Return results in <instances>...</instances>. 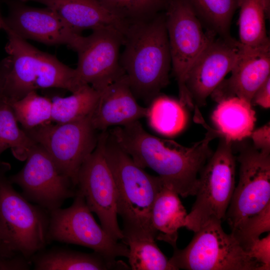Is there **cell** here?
<instances>
[{"label":"cell","instance_id":"cell-1","mask_svg":"<svg viewBox=\"0 0 270 270\" xmlns=\"http://www.w3.org/2000/svg\"><path fill=\"white\" fill-rule=\"evenodd\" d=\"M204 126L208 132L204 138L190 147L150 134L139 120L109 132L138 166L154 171L166 186L185 198L196 195L198 174L214 152L210 142L220 137L216 130Z\"/></svg>","mask_w":270,"mask_h":270},{"label":"cell","instance_id":"cell-2","mask_svg":"<svg viewBox=\"0 0 270 270\" xmlns=\"http://www.w3.org/2000/svg\"><path fill=\"white\" fill-rule=\"evenodd\" d=\"M120 66L135 96L150 103L167 86L171 58L164 15L130 22Z\"/></svg>","mask_w":270,"mask_h":270},{"label":"cell","instance_id":"cell-3","mask_svg":"<svg viewBox=\"0 0 270 270\" xmlns=\"http://www.w3.org/2000/svg\"><path fill=\"white\" fill-rule=\"evenodd\" d=\"M104 150L116 185L117 212L122 220L124 238L147 237L156 240L152 210L164 182L159 176L150 175L138 166L109 132Z\"/></svg>","mask_w":270,"mask_h":270},{"label":"cell","instance_id":"cell-4","mask_svg":"<svg viewBox=\"0 0 270 270\" xmlns=\"http://www.w3.org/2000/svg\"><path fill=\"white\" fill-rule=\"evenodd\" d=\"M2 29L8 36L5 47L8 56L1 62L8 101L19 100L39 89L58 88L72 92L81 86L75 68L16 35L4 25V20Z\"/></svg>","mask_w":270,"mask_h":270},{"label":"cell","instance_id":"cell-5","mask_svg":"<svg viewBox=\"0 0 270 270\" xmlns=\"http://www.w3.org/2000/svg\"><path fill=\"white\" fill-rule=\"evenodd\" d=\"M8 171H0V224L10 250L30 260L50 243V212L16 192L6 176Z\"/></svg>","mask_w":270,"mask_h":270},{"label":"cell","instance_id":"cell-6","mask_svg":"<svg viewBox=\"0 0 270 270\" xmlns=\"http://www.w3.org/2000/svg\"><path fill=\"white\" fill-rule=\"evenodd\" d=\"M220 138L216 152L200 173L196 199L186 217L185 227L194 232L210 220L226 218L235 188L233 142Z\"/></svg>","mask_w":270,"mask_h":270},{"label":"cell","instance_id":"cell-7","mask_svg":"<svg viewBox=\"0 0 270 270\" xmlns=\"http://www.w3.org/2000/svg\"><path fill=\"white\" fill-rule=\"evenodd\" d=\"M194 234L185 248H174L169 262L176 270H262L232 234L224 231L220 221L210 220Z\"/></svg>","mask_w":270,"mask_h":270},{"label":"cell","instance_id":"cell-8","mask_svg":"<svg viewBox=\"0 0 270 270\" xmlns=\"http://www.w3.org/2000/svg\"><path fill=\"white\" fill-rule=\"evenodd\" d=\"M168 2L164 16L179 100L184 106L194 108L186 86V78L194 62L216 35L210 30L204 31L201 22L186 0Z\"/></svg>","mask_w":270,"mask_h":270},{"label":"cell","instance_id":"cell-9","mask_svg":"<svg viewBox=\"0 0 270 270\" xmlns=\"http://www.w3.org/2000/svg\"><path fill=\"white\" fill-rule=\"evenodd\" d=\"M50 156L58 170L76 188L79 170L97 145L100 133L90 116L66 123H49L24 130Z\"/></svg>","mask_w":270,"mask_h":270},{"label":"cell","instance_id":"cell-10","mask_svg":"<svg viewBox=\"0 0 270 270\" xmlns=\"http://www.w3.org/2000/svg\"><path fill=\"white\" fill-rule=\"evenodd\" d=\"M74 198L70 206L50 212V242L87 247L110 259L128 258V246L112 238L96 222L83 194L78 188Z\"/></svg>","mask_w":270,"mask_h":270},{"label":"cell","instance_id":"cell-11","mask_svg":"<svg viewBox=\"0 0 270 270\" xmlns=\"http://www.w3.org/2000/svg\"><path fill=\"white\" fill-rule=\"evenodd\" d=\"M107 132H100L96 148L82 164L76 187L90 210L98 216L102 228L118 241L122 240L124 234L118 222L116 185L104 154Z\"/></svg>","mask_w":270,"mask_h":270},{"label":"cell","instance_id":"cell-12","mask_svg":"<svg viewBox=\"0 0 270 270\" xmlns=\"http://www.w3.org/2000/svg\"><path fill=\"white\" fill-rule=\"evenodd\" d=\"M244 143L237 157L239 181L226 214L232 230L270 203V153Z\"/></svg>","mask_w":270,"mask_h":270},{"label":"cell","instance_id":"cell-13","mask_svg":"<svg viewBox=\"0 0 270 270\" xmlns=\"http://www.w3.org/2000/svg\"><path fill=\"white\" fill-rule=\"evenodd\" d=\"M25 160L22 168L8 178L21 188V194L28 200L51 212L74 196L76 187L58 170L40 144L36 143L32 147Z\"/></svg>","mask_w":270,"mask_h":270},{"label":"cell","instance_id":"cell-14","mask_svg":"<svg viewBox=\"0 0 270 270\" xmlns=\"http://www.w3.org/2000/svg\"><path fill=\"white\" fill-rule=\"evenodd\" d=\"M124 32L112 27L92 30L77 52L75 68L80 85L88 84L100 92L125 74L120 64Z\"/></svg>","mask_w":270,"mask_h":270},{"label":"cell","instance_id":"cell-15","mask_svg":"<svg viewBox=\"0 0 270 270\" xmlns=\"http://www.w3.org/2000/svg\"><path fill=\"white\" fill-rule=\"evenodd\" d=\"M8 13L4 23L21 38L50 46L65 45L78 52L86 36L71 29L48 7L34 8L20 0L8 2Z\"/></svg>","mask_w":270,"mask_h":270},{"label":"cell","instance_id":"cell-16","mask_svg":"<svg viewBox=\"0 0 270 270\" xmlns=\"http://www.w3.org/2000/svg\"><path fill=\"white\" fill-rule=\"evenodd\" d=\"M240 52L238 40L219 37L214 38L198 56L186 80L195 110L206 105L208 97L234 68Z\"/></svg>","mask_w":270,"mask_h":270},{"label":"cell","instance_id":"cell-17","mask_svg":"<svg viewBox=\"0 0 270 270\" xmlns=\"http://www.w3.org/2000/svg\"><path fill=\"white\" fill-rule=\"evenodd\" d=\"M100 92L90 115L91 122L97 130H106L112 126H124L146 116L148 108L138 103L126 74Z\"/></svg>","mask_w":270,"mask_h":270},{"label":"cell","instance_id":"cell-18","mask_svg":"<svg viewBox=\"0 0 270 270\" xmlns=\"http://www.w3.org/2000/svg\"><path fill=\"white\" fill-rule=\"evenodd\" d=\"M240 48V55L230 72L231 76L224 78L210 94L217 102L238 96L250 103L256 91L270 76V50Z\"/></svg>","mask_w":270,"mask_h":270},{"label":"cell","instance_id":"cell-19","mask_svg":"<svg viewBox=\"0 0 270 270\" xmlns=\"http://www.w3.org/2000/svg\"><path fill=\"white\" fill-rule=\"evenodd\" d=\"M40 3L54 11L71 29L80 34L92 30L112 27L124 32L129 22L112 14L99 0H20Z\"/></svg>","mask_w":270,"mask_h":270},{"label":"cell","instance_id":"cell-20","mask_svg":"<svg viewBox=\"0 0 270 270\" xmlns=\"http://www.w3.org/2000/svg\"><path fill=\"white\" fill-rule=\"evenodd\" d=\"M36 270H130L122 260L110 259L94 252L86 253L62 248L44 249L30 259Z\"/></svg>","mask_w":270,"mask_h":270},{"label":"cell","instance_id":"cell-21","mask_svg":"<svg viewBox=\"0 0 270 270\" xmlns=\"http://www.w3.org/2000/svg\"><path fill=\"white\" fill-rule=\"evenodd\" d=\"M218 103L212 118L220 137L232 142L249 137L256 121V112L251 104L238 96Z\"/></svg>","mask_w":270,"mask_h":270},{"label":"cell","instance_id":"cell-22","mask_svg":"<svg viewBox=\"0 0 270 270\" xmlns=\"http://www.w3.org/2000/svg\"><path fill=\"white\" fill-rule=\"evenodd\" d=\"M179 194L164 184L156 196L152 210V224L157 232L156 240L176 247L178 230L185 227L188 214Z\"/></svg>","mask_w":270,"mask_h":270},{"label":"cell","instance_id":"cell-23","mask_svg":"<svg viewBox=\"0 0 270 270\" xmlns=\"http://www.w3.org/2000/svg\"><path fill=\"white\" fill-rule=\"evenodd\" d=\"M240 47L243 50H270L266 19L270 14V0H239Z\"/></svg>","mask_w":270,"mask_h":270},{"label":"cell","instance_id":"cell-24","mask_svg":"<svg viewBox=\"0 0 270 270\" xmlns=\"http://www.w3.org/2000/svg\"><path fill=\"white\" fill-rule=\"evenodd\" d=\"M100 94V92L90 84H84L69 96L52 97L51 99L52 122H68L90 116Z\"/></svg>","mask_w":270,"mask_h":270},{"label":"cell","instance_id":"cell-25","mask_svg":"<svg viewBox=\"0 0 270 270\" xmlns=\"http://www.w3.org/2000/svg\"><path fill=\"white\" fill-rule=\"evenodd\" d=\"M146 115L150 126L158 132L172 136L186 126L188 116L185 106L166 96L158 95L150 103Z\"/></svg>","mask_w":270,"mask_h":270},{"label":"cell","instance_id":"cell-26","mask_svg":"<svg viewBox=\"0 0 270 270\" xmlns=\"http://www.w3.org/2000/svg\"><path fill=\"white\" fill-rule=\"evenodd\" d=\"M200 21L219 37L231 39L230 27L239 0H186Z\"/></svg>","mask_w":270,"mask_h":270},{"label":"cell","instance_id":"cell-27","mask_svg":"<svg viewBox=\"0 0 270 270\" xmlns=\"http://www.w3.org/2000/svg\"><path fill=\"white\" fill-rule=\"evenodd\" d=\"M36 144L18 126L8 100L6 98L0 102V156L4 150L10 148L17 159L24 160Z\"/></svg>","mask_w":270,"mask_h":270},{"label":"cell","instance_id":"cell-28","mask_svg":"<svg viewBox=\"0 0 270 270\" xmlns=\"http://www.w3.org/2000/svg\"><path fill=\"white\" fill-rule=\"evenodd\" d=\"M129 249L128 257L132 270H176L158 246L156 240L147 237H124Z\"/></svg>","mask_w":270,"mask_h":270},{"label":"cell","instance_id":"cell-29","mask_svg":"<svg viewBox=\"0 0 270 270\" xmlns=\"http://www.w3.org/2000/svg\"><path fill=\"white\" fill-rule=\"evenodd\" d=\"M8 102L23 130H28L52 122L51 99L39 95L36 91Z\"/></svg>","mask_w":270,"mask_h":270},{"label":"cell","instance_id":"cell-30","mask_svg":"<svg viewBox=\"0 0 270 270\" xmlns=\"http://www.w3.org/2000/svg\"><path fill=\"white\" fill-rule=\"evenodd\" d=\"M108 10L128 22L152 17L162 0H99Z\"/></svg>","mask_w":270,"mask_h":270},{"label":"cell","instance_id":"cell-31","mask_svg":"<svg viewBox=\"0 0 270 270\" xmlns=\"http://www.w3.org/2000/svg\"><path fill=\"white\" fill-rule=\"evenodd\" d=\"M270 231V203L260 212L249 216L230 234L246 251L260 236Z\"/></svg>","mask_w":270,"mask_h":270},{"label":"cell","instance_id":"cell-32","mask_svg":"<svg viewBox=\"0 0 270 270\" xmlns=\"http://www.w3.org/2000/svg\"><path fill=\"white\" fill-rule=\"evenodd\" d=\"M248 255L258 262L262 270L270 269V234L254 242L246 250Z\"/></svg>","mask_w":270,"mask_h":270},{"label":"cell","instance_id":"cell-33","mask_svg":"<svg viewBox=\"0 0 270 270\" xmlns=\"http://www.w3.org/2000/svg\"><path fill=\"white\" fill-rule=\"evenodd\" d=\"M19 255L14 254L10 250L0 224V270H22L24 262Z\"/></svg>","mask_w":270,"mask_h":270},{"label":"cell","instance_id":"cell-34","mask_svg":"<svg viewBox=\"0 0 270 270\" xmlns=\"http://www.w3.org/2000/svg\"><path fill=\"white\" fill-rule=\"evenodd\" d=\"M252 138L253 146L262 152L270 153V124L253 130L249 136Z\"/></svg>","mask_w":270,"mask_h":270},{"label":"cell","instance_id":"cell-35","mask_svg":"<svg viewBox=\"0 0 270 270\" xmlns=\"http://www.w3.org/2000/svg\"><path fill=\"white\" fill-rule=\"evenodd\" d=\"M252 106H260L264 108L270 107V76L257 89L250 102Z\"/></svg>","mask_w":270,"mask_h":270},{"label":"cell","instance_id":"cell-36","mask_svg":"<svg viewBox=\"0 0 270 270\" xmlns=\"http://www.w3.org/2000/svg\"><path fill=\"white\" fill-rule=\"evenodd\" d=\"M6 98L4 94V72L2 62H0V102Z\"/></svg>","mask_w":270,"mask_h":270},{"label":"cell","instance_id":"cell-37","mask_svg":"<svg viewBox=\"0 0 270 270\" xmlns=\"http://www.w3.org/2000/svg\"><path fill=\"white\" fill-rule=\"evenodd\" d=\"M10 164L3 161L0 162V171L4 170H10Z\"/></svg>","mask_w":270,"mask_h":270},{"label":"cell","instance_id":"cell-38","mask_svg":"<svg viewBox=\"0 0 270 270\" xmlns=\"http://www.w3.org/2000/svg\"><path fill=\"white\" fill-rule=\"evenodd\" d=\"M3 20L4 18L2 16L0 12V29L2 28Z\"/></svg>","mask_w":270,"mask_h":270},{"label":"cell","instance_id":"cell-39","mask_svg":"<svg viewBox=\"0 0 270 270\" xmlns=\"http://www.w3.org/2000/svg\"><path fill=\"white\" fill-rule=\"evenodd\" d=\"M164 2V0H162Z\"/></svg>","mask_w":270,"mask_h":270}]
</instances>
